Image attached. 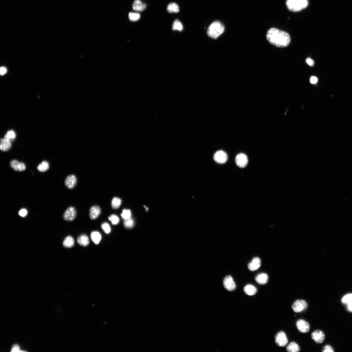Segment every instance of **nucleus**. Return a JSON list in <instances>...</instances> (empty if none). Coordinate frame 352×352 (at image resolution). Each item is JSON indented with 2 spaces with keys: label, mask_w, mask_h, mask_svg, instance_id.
I'll list each match as a JSON object with an SVG mask.
<instances>
[{
  "label": "nucleus",
  "mask_w": 352,
  "mask_h": 352,
  "mask_svg": "<svg viewBox=\"0 0 352 352\" xmlns=\"http://www.w3.org/2000/svg\"><path fill=\"white\" fill-rule=\"evenodd\" d=\"M347 308L348 311L352 312V301L347 304Z\"/></svg>",
  "instance_id": "obj_41"
},
{
  "label": "nucleus",
  "mask_w": 352,
  "mask_h": 352,
  "mask_svg": "<svg viewBox=\"0 0 352 352\" xmlns=\"http://www.w3.org/2000/svg\"><path fill=\"white\" fill-rule=\"evenodd\" d=\"M49 167V164L48 162L44 161L38 165L37 169L40 172H44L48 170Z\"/></svg>",
  "instance_id": "obj_25"
},
{
  "label": "nucleus",
  "mask_w": 352,
  "mask_h": 352,
  "mask_svg": "<svg viewBox=\"0 0 352 352\" xmlns=\"http://www.w3.org/2000/svg\"><path fill=\"white\" fill-rule=\"evenodd\" d=\"M101 210L100 207L98 206H94L90 208L89 217L91 219L95 220L101 214Z\"/></svg>",
  "instance_id": "obj_14"
},
{
  "label": "nucleus",
  "mask_w": 352,
  "mask_h": 352,
  "mask_svg": "<svg viewBox=\"0 0 352 352\" xmlns=\"http://www.w3.org/2000/svg\"><path fill=\"white\" fill-rule=\"evenodd\" d=\"M28 212L27 209L25 208H22L19 211V215L22 217H25L27 215Z\"/></svg>",
  "instance_id": "obj_35"
},
{
  "label": "nucleus",
  "mask_w": 352,
  "mask_h": 352,
  "mask_svg": "<svg viewBox=\"0 0 352 352\" xmlns=\"http://www.w3.org/2000/svg\"><path fill=\"white\" fill-rule=\"evenodd\" d=\"M225 27L221 22L216 21L212 23L209 26L207 34L208 36L213 39H217L224 32Z\"/></svg>",
  "instance_id": "obj_3"
},
{
  "label": "nucleus",
  "mask_w": 352,
  "mask_h": 352,
  "mask_svg": "<svg viewBox=\"0 0 352 352\" xmlns=\"http://www.w3.org/2000/svg\"><path fill=\"white\" fill-rule=\"evenodd\" d=\"M131 211L126 209H123L121 214L122 218L124 220L131 218Z\"/></svg>",
  "instance_id": "obj_29"
},
{
  "label": "nucleus",
  "mask_w": 352,
  "mask_h": 352,
  "mask_svg": "<svg viewBox=\"0 0 352 352\" xmlns=\"http://www.w3.org/2000/svg\"><path fill=\"white\" fill-rule=\"evenodd\" d=\"M322 351L323 352H334V351L331 346L327 345L323 348Z\"/></svg>",
  "instance_id": "obj_36"
},
{
  "label": "nucleus",
  "mask_w": 352,
  "mask_h": 352,
  "mask_svg": "<svg viewBox=\"0 0 352 352\" xmlns=\"http://www.w3.org/2000/svg\"><path fill=\"white\" fill-rule=\"evenodd\" d=\"M7 72V70L5 67H1L0 69V73L1 75H4Z\"/></svg>",
  "instance_id": "obj_40"
},
{
  "label": "nucleus",
  "mask_w": 352,
  "mask_h": 352,
  "mask_svg": "<svg viewBox=\"0 0 352 352\" xmlns=\"http://www.w3.org/2000/svg\"><path fill=\"white\" fill-rule=\"evenodd\" d=\"M318 81V79L317 77H312L310 79V82L311 84H316Z\"/></svg>",
  "instance_id": "obj_39"
},
{
  "label": "nucleus",
  "mask_w": 352,
  "mask_h": 352,
  "mask_svg": "<svg viewBox=\"0 0 352 352\" xmlns=\"http://www.w3.org/2000/svg\"><path fill=\"white\" fill-rule=\"evenodd\" d=\"M311 337L313 340L316 343L321 344L324 341L325 336L322 331L317 330L312 333Z\"/></svg>",
  "instance_id": "obj_11"
},
{
  "label": "nucleus",
  "mask_w": 352,
  "mask_h": 352,
  "mask_svg": "<svg viewBox=\"0 0 352 352\" xmlns=\"http://www.w3.org/2000/svg\"><path fill=\"white\" fill-rule=\"evenodd\" d=\"M11 167L14 170L19 172H22L26 169V166L24 163L20 162L16 160H14L10 163Z\"/></svg>",
  "instance_id": "obj_12"
},
{
  "label": "nucleus",
  "mask_w": 352,
  "mask_h": 352,
  "mask_svg": "<svg viewBox=\"0 0 352 352\" xmlns=\"http://www.w3.org/2000/svg\"><path fill=\"white\" fill-rule=\"evenodd\" d=\"M235 161L237 165L241 168L245 167L248 163V157L243 153L238 155L236 157Z\"/></svg>",
  "instance_id": "obj_9"
},
{
  "label": "nucleus",
  "mask_w": 352,
  "mask_h": 352,
  "mask_svg": "<svg viewBox=\"0 0 352 352\" xmlns=\"http://www.w3.org/2000/svg\"><path fill=\"white\" fill-rule=\"evenodd\" d=\"M74 245V241L71 236L66 237L63 242V246L66 248H72Z\"/></svg>",
  "instance_id": "obj_22"
},
{
  "label": "nucleus",
  "mask_w": 352,
  "mask_h": 352,
  "mask_svg": "<svg viewBox=\"0 0 352 352\" xmlns=\"http://www.w3.org/2000/svg\"><path fill=\"white\" fill-rule=\"evenodd\" d=\"M261 260L258 257H255L248 265L249 269L251 271H254L258 269L261 265Z\"/></svg>",
  "instance_id": "obj_15"
},
{
  "label": "nucleus",
  "mask_w": 352,
  "mask_h": 352,
  "mask_svg": "<svg viewBox=\"0 0 352 352\" xmlns=\"http://www.w3.org/2000/svg\"><path fill=\"white\" fill-rule=\"evenodd\" d=\"M77 211L75 208L73 207H69L66 209L64 214L63 217L64 220L66 221H72L77 216Z\"/></svg>",
  "instance_id": "obj_7"
},
{
  "label": "nucleus",
  "mask_w": 352,
  "mask_h": 352,
  "mask_svg": "<svg viewBox=\"0 0 352 352\" xmlns=\"http://www.w3.org/2000/svg\"><path fill=\"white\" fill-rule=\"evenodd\" d=\"M122 204L121 199L119 198H113L111 202V206L113 209H117L119 208Z\"/></svg>",
  "instance_id": "obj_26"
},
{
  "label": "nucleus",
  "mask_w": 352,
  "mask_h": 352,
  "mask_svg": "<svg viewBox=\"0 0 352 352\" xmlns=\"http://www.w3.org/2000/svg\"><path fill=\"white\" fill-rule=\"evenodd\" d=\"M91 238L94 243L98 245L101 241L102 236L100 233L97 231H94L91 233Z\"/></svg>",
  "instance_id": "obj_21"
},
{
  "label": "nucleus",
  "mask_w": 352,
  "mask_h": 352,
  "mask_svg": "<svg viewBox=\"0 0 352 352\" xmlns=\"http://www.w3.org/2000/svg\"><path fill=\"white\" fill-rule=\"evenodd\" d=\"M77 179L74 175H70L66 178L65 184L66 186L69 189L74 188L77 184Z\"/></svg>",
  "instance_id": "obj_13"
},
{
  "label": "nucleus",
  "mask_w": 352,
  "mask_h": 352,
  "mask_svg": "<svg viewBox=\"0 0 352 352\" xmlns=\"http://www.w3.org/2000/svg\"><path fill=\"white\" fill-rule=\"evenodd\" d=\"M287 350L289 352H298L300 350L299 346L296 342H291L287 347Z\"/></svg>",
  "instance_id": "obj_23"
},
{
  "label": "nucleus",
  "mask_w": 352,
  "mask_h": 352,
  "mask_svg": "<svg viewBox=\"0 0 352 352\" xmlns=\"http://www.w3.org/2000/svg\"><path fill=\"white\" fill-rule=\"evenodd\" d=\"M275 340L276 343L280 347L286 346L288 342L286 334L283 331L278 333L275 336Z\"/></svg>",
  "instance_id": "obj_4"
},
{
  "label": "nucleus",
  "mask_w": 352,
  "mask_h": 352,
  "mask_svg": "<svg viewBox=\"0 0 352 352\" xmlns=\"http://www.w3.org/2000/svg\"><path fill=\"white\" fill-rule=\"evenodd\" d=\"M167 9L169 13H178L179 11V6L175 3H171L169 4Z\"/></svg>",
  "instance_id": "obj_24"
},
{
  "label": "nucleus",
  "mask_w": 352,
  "mask_h": 352,
  "mask_svg": "<svg viewBox=\"0 0 352 352\" xmlns=\"http://www.w3.org/2000/svg\"><path fill=\"white\" fill-rule=\"evenodd\" d=\"M132 9L134 10L142 12L146 9V5L142 2L141 0H135L132 4Z\"/></svg>",
  "instance_id": "obj_16"
},
{
  "label": "nucleus",
  "mask_w": 352,
  "mask_h": 352,
  "mask_svg": "<svg viewBox=\"0 0 352 352\" xmlns=\"http://www.w3.org/2000/svg\"><path fill=\"white\" fill-rule=\"evenodd\" d=\"M266 36L271 44L279 47H287L291 41V38L288 33L274 27L268 31Z\"/></svg>",
  "instance_id": "obj_1"
},
{
  "label": "nucleus",
  "mask_w": 352,
  "mask_h": 352,
  "mask_svg": "<svg viewBox=\"0 0 352 352\" xmlns=\"http://www.w3.org/2000/svg\"><path fill=\"white\" fill-rule=\"evenodd\" d=\"M308 0H287L286 5L290 11L297 12L303 10L308 5Z\"/></svg>",
  "instance_id": "obj_2"
},
{
  "label": "nucleus",
  "mask_w": 352,
  "mask_h": 352,
  "mask_svg": "<svg viewBox=\"0 0 352 352\" xmlns=\"http://www.w3.org/2000/svg\"><path fill=\"white\" fill-rule=\"evenodd\" d=\"M102 228L103 231L106 234H109L111 232V228L108 223H104L102 225Z\"/></svg>",
  "instance_id": "obj_33"
},
{
  "label": "nucleus",
  "mask_w": 352,
  "mask_h": 352,
  "mask_svg": "<svg viewBox=\"0 0 352 352\" xmlns=\"http://www.w3.org/2000/svg\"><path fill=\"white\" fill-rule=\"evenodd\" d=\"M172 30L173 31H182L183 30V26L181 22L177 20L174 21L172 26Z\"/></svg>",
  "instance_id": "obj_27"
},
{
  "label": "nucleus",
  "mask_w": 352,
  "mask_h": 352,
  "mask_svg": "<svg viewBox=\"0 0 352 352\" xmlns=\"http://www.w3.org/2000/svg\"><path fill=\"white\" fill-rule=\"evenodd\" d=\"M244 291L245 293L248 295L253 296L257 293V289L253 285H248L244 287Z\"/></svg>",
  "instance_id": "obj_20"
},
{
  "label": "nucleus",
  "mask_w": 352,
  "mask_h": 352,
  "mask_svg": "<svg viewBox=\"0 0 352 352\" xmlns=\"http://www.w3.org/2000/svg\"><path fill=\"white\" fill-rule=\"evenodd\" d=\"M108 220L111 221L113 225H116L120 222L119 217L115 215H112L108 217Z\"/></svg>",
  "instance_id": "obj_31"
},
{
  "label": "nucleus",
  "mask_w": 352,
  "mask_h": 352,
  "mask_svg": "<svg viewBox=\"0 0 352 352\" xmlns=\"http://www.w3.org/2000/svg\"><path fill=\"white\" fill-rule=\"evenodd\" d=\"M255 280L257 283L261 285H264L267 283L268 280V277L267 274L263 273L256 276Z\"/></svg>",
  "instance_id": "obj_18"
},
{
  "label": "nucleus",
  "mask_w": 352,
  "mask_h": 352,
  "mask_svg": "<svg viewBox=\"0 0 352 352\" xmlns=\"http://www.w3.org/2000/svg\"><path fill=\"white\" fill-rule=\"evenodd\" d=\"M16 135L15 131L13 130H9L6 133L4 138L12 141L16 139Z\"/></svg>",
  "instance_id": "obj_28"
},
{
  "label": "nucleus",
  "mask_w": 352,
  "mask_h": 352,
  "mask_svg": "<svg viewBox=\"0 0 352 352\" xmlns=\"http://www.w3.org/2000/svg\"><path fill=\"white\" fill-rule=\"evenodd\" d=\"M12 146V141L4 138L1 139L0 144V149L2 151H8L11 148Z\"/></svg>",
  "instance_id": "obj_17"
},
{
  "label": "nucleus",
  "mask_w": 352,
  "mask_h": 352,
  "mask_svg": "<svg viewBox=\"0 0 352 352\" xmlns=\"http://www.w3.org/2000/svg\"><path fill=\"white\" fill-rule=\"evenodd\" d=\"M223 284L224 288L228 291H233L236 289V284L230 275H228L225 278Z\"/></svg>",
  "instance_id": "obj_8"
},
{
  "label": "nucleus",
  "mask_w": 352,
  "mask_h": 352,
  "mask_svg": "<svg viewBox=\"0 0 352 352\" xmlns=\"http://www.w3.org/2000/svg\"><path fill=\"white\" fill-rule=\"evenodd\" d=\"M307 306V304L306 301L303 300H299L294 303L292 307L295 312L299 313L305 310Z\"/></svg>",
  "instance_id": "obj_5"
},
{
  "label": "nucleus",
  "mask_w": 352,
  "mask_h": 352,
  "mask_svg": "<svg viewBox=\"0 0 352 352\" xmlns=\"http://www.w3.org/2000/svg\"><path fill=\"white\" fill-rule=\"evenodd\" d=\"M296 326L299 331L303 333H306L310 330V327L308 323L302 319L297 321Z\"/></svg>",
  "instance_id": "obj_10"
},
{
  "label": "nucleus",
  "mask_w": 352,
  "mask_h": 352,
  "mask_svg": "<svg viewBox=\"0 0 352 352\" xmlns=\"http://www.w3.org/2000/svg\"><path fill=\"white\" fill-rule=\"evenodd\" d=\"M11 351H22L20 350V347L18 345L15 344L13 345L12 347Z\"/></svg>",
  "instance_id": "obj_37"
},
{
  "label": "nucleus",
  "mask_w": 352,
  "mask_h": 352,
  "mask_svg": "<svg viewBox=\"0 0 352 352\" xmlns=\"http://www.w3.org/2000/svg\"><path fill=\"white\" fill-rule=\"evenodd\" d=\"M128 18L131 21H136L139 20L140 18L139 13L131 12L128 14Z\"/></svg>",
  "instance_id": "obj_30"
},
{
  "label": "nucleus",
  "mask_w": 352,
  "mask_h": 352,
  "mask_svg": "<svg viewBox=\"0 0 352 352\" xmlns=\"http://www.w3.org/2000/svg\"><path fill=\"white\" fill-rule=\"evenodd\" d=\"M78 244L84 247L88 246L89 243V240L88 237L85 235L80 236L77 239Z\"/></svg>",
  "instance_id": "obj_19"
},
{
  "label": "nucleus",
  "mask_w": 352,
  "mask_h": 352,
  "mask_svg": "<svg viewBox=\"0 0 352 352\" xmlns=\"http://www.w3.org/2000/svg\"><path fill=\"white\" fill-rule=\"evenodd\" d=\"M124 225L126 228L130 229L134 226V221L132 219L130 218L129 219L124 221Z\"/></svg>",
  "instance_id": "obj_32"
},
{
  "label": "nucleus",
  "mask_w": 352,
  "mask_h": 352,
  "mask_svg": "<svg viewBox=\"0 0 352 352\" xmlns=\"http://www.w3.org/2000/svg\"><path fill=\"white\" fill-rule=\"evenodd\" d=\"M213 158L217 163L222 164L226 162L228 157L226 152L222 150H219L217 151L214 155Z\"/></svg>",
  "instance_id": "obj_6"
},
{
  "label": "nucleus",
  "mask_w": 352,
  "mask_h": 352,
  "mask_svg": "<svg viewBox=\"0 0 352 352\" xmlns=\"http://www.w3.org/2000/svg\"><path fill=\"white\" fill-rule=\"evenodd\" d=\"M307 63L310 66H313L314 64V62L310 58H308L306 60Z\"/></svg>",
  "instance_id": "obj_38"
},
{
  "label": "nucleus",
  "mask_w": 352,
  "mask_h": 352,
  "mask_svg": "<svg viewBox=\"0 0 352 352\" xmlns=\"http://www.w3.org/2000/svg\"><path fill=\"white\" fill-rule=\"evenodd\" d=\"M342 301L343 303L347 304L352 301V294L346 295L342 299Z\"/></svg>",
  "instance_id": "obj_34"
}]
</instances>
